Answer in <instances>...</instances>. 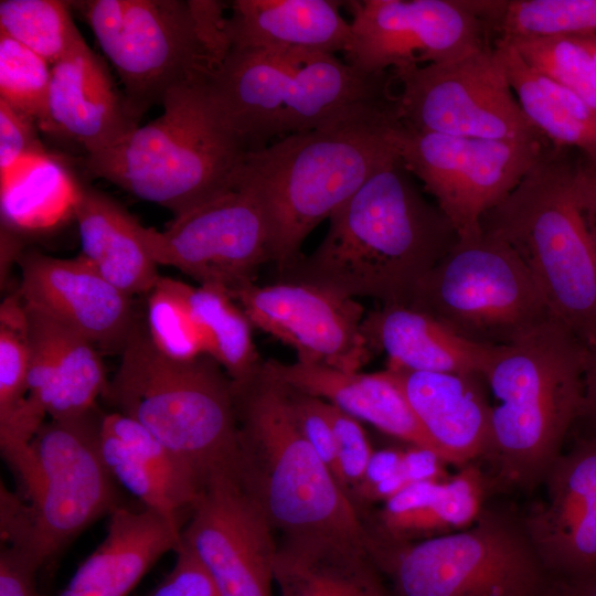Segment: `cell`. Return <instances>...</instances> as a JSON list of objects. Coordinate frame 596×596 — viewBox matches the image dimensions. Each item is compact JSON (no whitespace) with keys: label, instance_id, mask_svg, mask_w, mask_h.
I'll return each mask as SVG.
<instances>
[{"label":"cell","instance_id":"d4e9b609","mask_svg":"<svg viewBox=\"0 0 596 596\" xmlns=\"http://www.w3.org/2000/svg\"><path fill=\"white\" fill-rule=\"evenodd\" d=\"M262 370L278 382L319 397L412 447L435 453L444 461L440 449L422 427L403 392L385 370L375 373L343 372L300 362L287 364L275 359L263 361Z\"/></svg>","mask_w":596,"mask_h":596},{"label":"cell","instance_id":"7dc6e473","mask_svg":"<svg viewBox=\"0 0 596 596\" xmlns=\"http://www.w3.org/2000/svg\"><path fill=\"white\" fill-rule=\"evenodd\" d=\"M404 451L383 449L372 454L364 477L354 496L364 499L366 493L383 480L400 471Z\"/></svg>","mask_w":596,"mask_h":596},{"label":"cell","instance_id":"e575fe53","mask_svg":"<svg viewBox=\"0 0 596 596\" xmlns=\"http://www.w3.org/2000/svg\"><path fill=\"white\" fill-rule=\"evenodd\" d=\"M189 302L204 333L206 355L213 358L232 381L245 380L259 370L263 360L253 341V326L226 291L191 286Z\"/></svg>","mask_w":596,"mask_h":596},{"label":"cell","instance_id":"ffe728a7","mask_svg":"<svg viewBox=\"0 0 596 596\" xmlns=\"http://www.w3.org/2000/svg\"><path fill=\"white\" fill-rule=\"evenodd\" d=\"M23 304L76 330L96 348L121 353L137 320L131 297L83 256L64 259L36 251L18 263Z\"/></svg>","mask_w":596,"mask_h":596},{"label":"cell","instance_id":"f1b7e54d","mask_svg":"<svg viewBox=\"0 0 596 596\" xmlns=\"http://www.w3.org/2000/svg\"><path fill=\"white\" fill-rule=\"evenodd\" d=\"M368 545L330 538H283L274 563L279 596H393Z\"/></svg>","mask_w":596,"mask_h":596},{"label":"cell","instance_id":"83f0119b","mask_svg":"<svg viewBox=\"0 0 596 596\" xmlns=\"http://www.w3.org/2000/svg\"><path fill=\"white\" fill-rule=\"evenodd\" d=\"M331 0H235L226 18L232 50L345 52L351 24Z\"/></svg>","mask_w":596,"mask_h":596},{"label":"cell","instance_id":"f907efd6","mask_svg":"<svg viewBox=\"0 0 596 596\" xmlns=\"http://www.w3.org/2000/svg\"><path fill=\"white\" fill-rule=\"evenodd\" d=\"M544 596H596V576L582 579H556Z\"/></svg>","mask_w":596,"mask_h":596},{"label":"cell","instance_id":"f6af8a7d","mask_svg":"<svg viewBox=\"0 0 596 596\" xmlns=\"http://www.w3.org/2000/svg\"><path fill=\"white\" fill-rule=\"evenodd\" d=\"M172 570L147 596H220L211 577L182 543Z\"/></svg>","mask_w":596,"mask_h":596},{"label":"cell","instance_id":"603a6c76","mask_svg":"<svg viewBox=\"0 0 596 596\" xmlns=\"http://www.w3.org/2000/svg\"><path fill=\"white\" fill-rule=\"evenodd\" d=\"M100 451L111 476L146 509L180 525L203 482L196 472L135 419L114 412L103 415Z\"/></svg>","mask_w":596,"mask_h":596},{"label":"cell","instance_id":"484cf974","mask_svg":"<svg viewBox=\"0 0 596 596\" xmlns=\"http://www.w3.org/2000/svg\"><path fill=\"white\" fill-rule=\"evenodd\" d=\"M180 525L149 509L119 505L107 534L58 596H128L166 553L181 544Z\"/></svg>","mask_w":596,"mask_h":596},{"label":"cell","instance_id":"4dcf8cb0","mask_svg":"<svg viewBox=\"0 0 596 596\" xmlns=\"http://www.w3.org/2000/svg\"><path fill=\"white\" fill-rule=\"evenodd\" d=\"M83 182L62 157L34 152L0 172L1 228L40 236L75 217Z\"/></svg>","mask_w":596,"mask_h":596},{"label":"cell","instance_id":"2e32d148","mask_svg":"<svg viewBox=\"0 0 596 596\" xmlns=\"http://www.w3.org/2000/svg\"><path fill=\"white\" fill-rule=\"evenodd\" d=\"M146 245L158 265L174 267L228 295L255 278L270 263L265 211L244 187L173 217L164 231L145 227Z\"/></svg>","mask_w":596,"mask_h":596},{"label":"cell","instance_id":"ee69618b","mask_svg":"<svg viewBox=\"0 0 596 596\" xmlns=\"http://www.w3.org/2000/svg\"><path fill=\"white\" fill-rule=\"evenodd\" d=\"M38 129L34 121L0 99V172L23 156L47 150Z\"/></svg>","mask_w":596,"mask_h":596},{"label":"cell","instance_id":"44dd1931","mask_svg":"<svg viewBox=\"0 0 596 596\" xmlns=\"http://www.w3.org/2000/svg\"><path fill=\"white\" fill-rule=\"evenodd\" d=\"M24 308L31 414L45 422L46 416L64 419L94 409L108 384L96 345L52 317Z\"/></svg>","mask_w":596,"mask_h":596},{"label":"cell","instance_id":"5b68a950","mask_svg":"<svg viewBox=\"0 0 596 596\" xmlns=\"http://www.w3.org/2000/svg\"><path fill=\"white\" fill-rule=\"evenodd\" d=\"M570 149L551 145L520 183L481 220L510 246L552 315L596 348V235Z\"/></svg>","mask_w":596,"mask_h":596},{"label":"cell","instance_id":"5bb4252c","mask_svg":"<svg viewBox=\"0 0 596 596\" xmlns=\"http://www.w3.org/2000/svg\"><path fill=\"white\" fill-rule=\"evenodd\" d=\"M397 155L449 220L459 240L482 234L483 215L498 205L550 147L421 131L400 121Z\"/></svg>","mask_w":596,"mask_h":596},{"label":"cell","instance_id":"30bf717a","mask_svg":"<svg viewBox=\"0 0 596 596\" xmlns=\"http://www.w3.org/2000/svg\"><path fill=\"white\" fill-rule=\"evenodd\" d=\"M371 556L393 596H544L547 581L523 529L481 514L469 528Z\"/></svg>","mask_w":596,"mask_h":596},{"label":"cell","instance_id":"8992f818","mask_svg":"<svg viewBox=\"0 0 596 596\" xmlns=\"http://www.w3.org/2000/svg\"><path fill=\"white\" fill-rule=\"evenodd\" d=\"M586 345L558 319L500 347L483 379L491 404L486 458L499 480L530 488L544 480L579 418Z\"/></svg>","mask_w":596,"mask_h":596},{"label":"cell","instance_id":"ba28073f","mask_svg":"<svg viewBox=\"0 0 596 596\" xmlns=\"http://www.w3.org/2000/svg\"><path fill=\"white\" fill-rule=\"evenodd\" d=\"M389 74L366 75L336 54L232 50L206 83L247 152L315 129L364 103L393 98Z\"/></svg>","mask_w":596,"mask_h":596},{"label":"cell","instance_id":"7bdbcfd3","mask_svg":"<svg viewBox=\"0 0 596 596\" xmlns=\"http://www.w3.org/2000/svg\"><path fill=\"white\" fill-rule=\"evenodd\" d=\"M198 39L205 51L211 72L217 68L232 51L226 30V4L216 0H188Z\"/></svg>","mask_w":596,"mask_h":596},{"label":"cell","instance_id":"7402d4cb","mask_svg":"<svg viewBox=\"0 0 596 596\" xmlns=\"http://www.w3.org/2000/svg\"><path fill=\"white\" fill-rule=\"evenodd\" d=\"M45 134L73 141L84 156L104 150L136 128L106 63L83 36L52 65Z\"/></svg>","mask_w":596,"mask_h":596},{"label":"cell","instance_id":"f546056e","mask_svg":"<svg viewBox=\"0 0 596 596\" xmlns=\"http://www.w3.org/2000/svg\"><path fill=\"white\" fill-rule=\"evenodd\" d=\"M82 254L130 297L148 294L160 275L146 242L145 226L111 196L82 185L75 210Z\"/></svg>","mask_w":596,"mask_h":596},{"label":"cell","instance_id":"e0dca14e","mask_svg":"<svg viewBox=\"0 0 596 596\" xmlns=\"http://www.w3.org/2000/svg\"><path fill=\"white\" fill-rule=\"evenodd\" d=\"M190 511L181 543L220 596H273L275 530L242 483L237 466L213 471Z\"/></svg>","mask_w":596,"mask_h":596},{"label":"cell","instance_id":"ac0fdd59","mask_svg":"<svg viewBox=\"0 0 596 596\" xmlns=\"http://www.w3.org/2000/svg\"><path fill=\"white\" fill-rule=\"evenodd\" d=\"M230 297L253 327L290 347L297 362L360 372L373 356L362 329L364 309L352 297L295 280L254 283Z\"/></svg>","mask_w":596,"mask_h":596},{"label":"cell","instance_id":"ab89813d","mask_svg":"<svg viewBox=\"0 0 596 596\" xmlns=\"http://www.w3.org/2000/svg\"><path fill=\"white\" fill-rule=\"evenodd\" d=\"M52 65L8 35L0 33V99L34 121L45 132Z\"/></svg>","mask_w":596,"mask_h":596},{"label":"cell","instance_id":"f35d334b","mask_svg":"<svg viewBox=\"0 0 596 596\" xmlns=\"http://www.w3.org/2000/svg\"><path fill=\"white\" fill-rule=\"evenodd\" d=\"M502 41L509 43L528 65L578 96L596 114V62L576 38Z\"/></svg>","mask_w":596,"mask_h":596},{"label":"cell","instance_id":"9a60e30c","mask_svg":"<svg viewBox=\"0 0 596 596\" xmlns=\"http://www.w3.org/2000/svg\"><path fill=\"white\" fill-rule=\"evenodd\" d=\"M348 7L352 35L344 61L366 75L446 63L488 45L486 1L363 0Z\"/></svg>","mask_w":596,"mask_h":596},{"label":"cell","instance_id":"b9f144b4","mask_svg":"<svg viewBox=\"0 0 596 596\" xmlns=\"http://www.w3.org/2000/svg\"><path fill=\"white\" fill-rule=\"evenodd\" d=\"M285 387L298 428L340 483L334 435L324 411V401L290 386L285 385Z\"/></svg>","mask_w":596,"mask_h":596},{"label":"cell","instance_id":"816d5d0a","mask_svg":"<svg viewBox=\"0 0 596 596\" xmlns=\"http://www.w3.org/2000/svg\"><path fill=\"white\" fill-rule=\"evenodd\" d=\"M577 180L587 211L596 216V162L583 158L577 163Z\"/></svg>","mask_w":596,"mask_h":596},{"label":"cell","instance_id":"d590c367","mask_svg":"<svg viewBox=\"0 0 596 596\" xmlns=\"http://www.w3.org/2000/svg\"><path fill=\"white\" fill-rule=\"evenodd\" d=\"M71 8L60 0H1L0 33L53 65L82 38Z\"/></svg>","mask_w":596,"mask_h":596},{"label":"cell","instance_id":"d6a6232c","mask_svg":"<svg viewBox=\"0 0 596 596\" xmlns=\"http://www.w3.org/2000/svg\"><path fill=\"white\" fill-rule=\"evenodd\" d=\"M494 49L528 119L553 146L596 162V114L575 94L528 65L507 42Z\"/></svg>","mask_w":596,"mask_h":596},{"label":"cell","instance_id":"cb8c5ba5","mask_svg":"<svg viewBox=\"0 0 596 596\" xmlns=\"http://www.w3.org/2000/svg\"><path fill=\"white\" fill-rule=\"evenodd\" d=\"M446 464L465 466L487 453L491 404L480 376L386 366Z\"/></svg>","mask_w":596,"mask_h":596},{"label":"cell","instance_id":"74e56055","mask_svg":"<svg viewBox=\"0 0 596 596\" xmlns=\"http://www.w3.org/2000/svg\"><path fill=\"white\" fill-rule=\"evenodd\" d=\"M500 40L596 35V0L502 1Z\"/></svg>","mask_w":596,"mask_h":596},{"label":"cell","instance_id":"60d3db41","mask_svg":"<svg viewBox=\"0 0 596 596\" xmlns=\"http://www.w3.org/2000/svg\"><path fill=\"white\" fill-rule=\"evenodd\" d=\"M336 441L340 483L351 497L361 483L373 454L359 421L324 401Z\"/></svg>","mask_w":596,"mask_h":596},{"label":"cell","instance_id":"9c48e42d","mask_svg":"<svg viewBox=\"0 0 596 596\" xmlns=\"http://www.w3.org/2000/svg\"><path fill=\"white\" fill-rule=\"evenodd\" d=\"M102 418L95 407L45 421L31 441V462L20 480L29 502L1 488V541L24 551L40 567L121 505L100 451Z\"/></svg>","mask_w":596,"mask_h":596},{"label":"cell","instance_id":"4fadbf2b","mask_svg":"<svg viewBox=\"0 0 596 596\" xmlns=\"http://www.w3.org/2000/svg\"><path fill=\"white\" fill-rule=\"evenodd\" d=\"M393 108L408 128L457 137L547 141L523 113L497 50L392 73Z\"/></svg>","mask_w":596,"mask_h":596},{"label":"cell","instance_id":"6da1fadb","mask_svg":"<svg viewBox=\"0 0 596 596\" xmlns=\"http://www.w3.org/2000/svg\"><path fill=\"white\" fill-rule=\"evenodd\" d=\"M458 242L437 205L423 198L397 157L329 217L319 246L283 272L383 306H411L428 273Z\"/></svg>","mask_w":596,"mask_h":596},{"label":"cell","instance_id":"836d02e7","mask_svg":"<svg viewBox=\"0 0 596 596\" xmlns=\"http://www.w3.org/2000/svg\"><path fill=\"white\" fill-rule=\"evenodd\" d=\"M25 308L17 289L0 307V447L3 458L25 450L43 424L28 408Z\"/></svg>","mask_w":596,"mask_h":596},{"label":"cell","instance_id":"c3c4849f","mask_svg":"<svg viewBox=\"0 0 596 596\" xmlns=\"http://www.w3.org/2000/svg\"><path fill=\"white\" fill-rule=\"evenodd\" d=\"M445 464L435 453L412 447L404 451L401 469L411 483L426 480H444Z\"/></svg>","mask_w":596,"mask_h":596},{"label":"cell","instance_id":"681fc988","mask_svg":"<svg viewBox=\"0 0 596 596\" xmlns=\"http://www.w3.org/2000/svg\"><path fill=\"white\" fill-rule=\"evenodd\" d=\"M579 418L587 421L593 428V433H596V348L587 349L584 396Z\"/></svg>","mask_w":596,"mask_h":596},{"label":"cell","instance_id":"277c9868","mask_svg":"<svg viewBox=\"0 0 596 596\" xmlns=\"http://www.w3.org/2000/svg\"><path fill=\"white\" fill-rule=\"evenodd\" d=\"M206 77L170 89L159 117L84 156V169L174 217L234 189L247 150L212 97Z\"/></svg>","mask_w":596,"mask_h":596},{"label":"cell","instance_id":"f5cc1de1","mask_svg":"<svg viewBox=\"0 0 596 596\" xmlns=\"http://www.w3.org/2000/svg\"><path fill=\"white\" fill-rule=\"evenodd\" d=\"M592 54L596 62V35L574 36Z\"/></svg>","mask_w":596,"mask_h":596},{"label":"cell","instance_id":"bcb514c9","mask_svg":"<svg viewBox=\"0 0 596 596\" xmlns=\"http://www.w3.org/2000/svg\"><path fill=\"white\" fill-rule=\"evenodd\" d=\"M40 568L24 551L4 545L0 553V596H40L35 582Z\"/></svg>","mask_w":596,"mask_h":596},{"label":"cell","instance_id":"7a4b0ae2","mask_svg":"<svg viewBox=\"0 0 596 596\" xmlns=\"http://www.w3.org/2000/svg\"><path fill=\"white\" fill-rule=\"evenodd\" d=\"M397 125L393 98L370 102L246 153L235 187L260 202L279 274L302 256V242L321 221L398 157Z\"/></svg>","mask_w":596,"mask_h":596},{"label":"cell","instance_id":"8fae6325","mask_svg":"<svg viewBox=\"0 0 596 596\" xmlns=\"http://www.w3.org/2000/svg\"><path fill=\"white\" fill-rule=\"evenodd\" d=\"M411 306L490 347L514 344L554 317L515 252L485 233L458 238L423 279Z\"/></svg>","mask_w":596,"mask_h":596},{"label":"cell","instance_id":"52a82bcc","mask_svg":"<svg viewBox=\"0 0 596 596\" xmlns=\"http://www.w3.org/2000/svg\"><path fill=\"white\" fill-rule=\"evenodd\" d=\"M103 397L147 428L187 462L202 482L237 466L238 424L232 380L210 355L179 361L152 343L136 320Z\"/></svg>","mask_w":596,"mask_h":596},{"label":"cell","instance_id":"8d00e7d4","mask_svg":"<svg viewBox=\"0 0 596 596\" xmlns=\"http://www.w3.org/2000/svg\"><path fill=\"white\" fill-rule=\"evenodd\" d=\"M190 288L183 281L160 276L147 294L148 334L162 354L179 361L206 354L204 333L190 307Z\"/></svg>","mask_w":596,"mask_h":596},{"label":"cell","instance_id":"1f68e13d","mask_svg":"<svg viewBox=\"0 0 596 596\" xmlns=\"http://www.w3.org/2000/svg\"><path fill=\"white\" fill-rule=\"evenodd\" d=\"M483 500L479 481L465 472L413 482L384 501L377 534H370L377 542L402 545L461 531L479 519Z\"/></svg>","mask_w":596,"mask_h":596},{"label":"cell","instance_id":"d6986e66","mask_svg":"<svg viewBox=\"0 0 596 596\" xmlns=\"http://www.w3.org/2000/svg\"><path fill=\"white\" fill-rule=\"evenodd\" d=\"M544 480L546 499L523 529L541 564L557 579L596 576V433L561 454Z\"/></svg>","mask_w":596,"mask_h":596},{"label":"cell","instance_id":"4316f807","mask_svg":"<svg viewBox=\"0 0 596 596\" xmlns=\"http://www.w3.org/2000/svg\"><path fill=\"white\" fill-rule=\"evenodd\" d=\"M363 332L387 366L413 371L483 375L500 347L473 342L430 313L412 306H383L366 313Z\"/></svg>","mask_w":596,"mask_h":596},{"label":"cell","instance_id":"7c38bea8","mask_svg":"<svg viewBox=\"0 0 596 596\" xmlns=\"http://www.w3.org/2000/svg\"><path fill=\"white\" fill-rule=\"evenodd\" d=\"M71 6L117 72L136 124L170 89L211 72L188 0H82Z\"/></svg>","mask_w":596,"mask_h":596},{"label":"cell","instance_id":"3957f363","mask_svg":"<svg viewBox=\"0 0 596 596\" xmlns=\"http://www.w3.org/2000/svg\"><path fill=\"white\" fill-rule=\"evenodd\" d=\"M238 477L283 538H330L369 546L358 509L298 428L286 387L262 370L232 381Z\"/></svg>","mask_w":596,"mask_h":596}]
</instances>
